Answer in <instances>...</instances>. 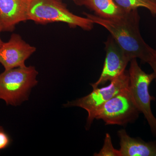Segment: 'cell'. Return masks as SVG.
<instances>
[{
  "instance_id": "15",
  "label": "cell",
  "mask_w": 156,
  "mask_h": 156,
  "mask_svg": "<svg viewBox=\"0 0 156 156\" xmlns=\"http://www.w3.org/2000/svg\"><path fill=\"white\" fill-rule=\"evenodd\" d=\"M147 63H148L154 71V73L155 75L156 82V48L154 49L153 53L152 54L149 59L148 60Z\"/></svg>"
},
{
  "instance_id": "7",
  "label": "cell",
  "mask_w": 156,
  "mask_h": 156,
  "mask_svg": "<svg viewBox=\"0 0 156 156\" xmlns=\"http://www.w3.org/2000/svg\"><path fill=\"white\" fill-rule=\"evenodd\" d=\"M105 45L106 57L103 69L98 80L91 84L93 89L103 86L119 76L126 70L127 65L131 61L112 36L107 39Z\"/></svg>"
},
{
  "instance_id": "4",
  "label": "cell",
  "mask_w": 156,
  "mask_h": 156,
  "mask_svg": "<svg viewBox=\"0 0 156 156\" xmlns=\"http://www.w3.org/2000/svg\"><path fill=\"white\" fill-rule=\"evenodd\" d=\"M128 73L131 95L139 111L147 121L152 133L156 137V118L151 108V101L155 100V98L151 95L149 92L150 85L155 79V75L154 72H144L138 65L136 58L130 61Z\"/></svg>"
},
{
  "instance_id": "3",
  "label": "cell",
  "mask_w": 156,
  "mask_h": 156,
  "mask_svg": "<svg viewBox=\"0 0 156 156\" xmlns=\"http://www.w3.org/2000/svg\"><path fill=\"white\" fill-rule=\"evenodd\" d=\"M37 75L34 66L5 70L0 74V99L13 106L27 100L31 89L37 83Z\"/></svg>"
},
{
  "instance_id": "16",
  "label": "cell",
  "mask_w": 156,
  "mask_h": 156,
  "mask_svg": "<svg viewBox=\"0 0 156 156\" xmlns=\"http://www.w3.org/2000/svg\"><path fill=\"white\" fill-rule=\"evenodd\" d=\"M2 31H3L2 27V26H1V24H0V34H1V33L2 32ZM4 43V42L2 41V39H1V36H0V48H1V46L3 45Z\"/></svg>"
},
{
  "instance_id": "2",
  "label": "cell",
  "mask_w": 156,
  "mask_h": 156,
  "mask_svg": "<svg viewBox=\"0 0 156 156\" xmlns=\"http://www.w3.org/2000/svg\"><path fill=\"white\" fill-rule=\"evenodd\" d=\"M28 20L47 24L64 22L72 28L79 27L86 30L93 28L94 23L89 18L76 15L68 9L61 0H32L28 11Z\"/></svg>"
},
{
  "instance_id": "9",
  "label": "cell",
  "mask_w": 156,
  "mask_h": 156,
  "mask_svg": "<svg viewBox=\"0 0 156 156\" xmlns=\"http://www.w3.org/2000/svg\"><path fill=\"white\" fill-rule=\"evenodd\" d=\"M32 0H0V24L3 31H13L20 22L28 20Z\"/></svg>"
},
{
  "instance_id": "14",
  "label": "cell",
  "mask_w": 156,
  "mask_h": 156,
  "mask_svg": "<svg viewBox=\"0 0 156 156\" xmlns=\"http://www.w3.org/2000/svg\"><path fill=\"white\" fill-rule=\"evenodd\" d=\"M10 141V137L5 132L4 129L0 130V150L8 147Z\"/></svg>"
},
{
  "instance_id": "12",
  "label": "cell",
  "mask_w": 156,
  "mask_h": 156,
  "mask_svg": "<svg viewBox=\"0 0 156 156\" xmlns=\"http://www.w3.org/2000/svg\"><path fill=\"white\" fill-rule=\"evenodd\" d=\"M120 8L126 11L145 8L153 15H156V0H114Z\"/></svg>"
},
{
  "instance_id": "11",
  "label": "cell",
  "mask_w": 156,
  "mask_h": 156,
  "mask_svg": "<svg viewBox=\"0 0 156 156\" xmlns=\"http://www.w3.org/2000/svg\"><path fill=\"white\" fill-rule=\"evenodd\" d=\"M77 5L84 6L103 19L119 20L128 16L130 11L123 10L114 0H73Z\"/></svg>"
},
{
  "instance_id": "6",
  "label": "cell",
  "mask_w": 156,
  "mask_h": 156,
  "mask_svg": "<svg viewBox=\"0 0 156 156\" xmlns=\"http://www.w3.org/2000/svg\"><path fill=\"white\" fill-rule=\"evenodd\" d=\"M110 82L106 87L93 89L92 92L87 96L68 102L65 105V107H79L87 111L88 114L87 129L91 127L98 110L121 90L129 86L128 71L126 70Z\"/></svg>"
},
{
  "instance_id": "18",
  "label": "cell",
  "mask_w": 156,
  "mask_h": 156,
  "mask_svg": "<svg viewBox=\"0 0 156 156\" xmlns=\"http://www.w3.org/2000/svg\"></svg>"
},
{
  "instance_id": "10",
  "label": "cell",
  "mask_w": 156,
  "mask_h": 156,
  "mask_svg": "<svg viewBox=\"0 0 156 156\" xmlns=\"http://www.w3.org/2000/svg\"><path fill=\"white\" fill-rule=\"evenodd\" d=\"M121 156H154L156 155V141L146 142L129 136L126 130L118 131Z\"/></svg>"
},
{
  "instance_id": "1",
  "label": "cell",
  "mask_w": 156,
  "mask_h": 156,
  "mask_svg": "<svg viewBox=\"0 0 156 156\" xmlns=\"http://www.w3.org/2000/svg\"><path fill=\"white\" fill-rule=\"evenodd\" d=\"M84 14L93 23L106 29L131 60L139 58L143 62H147L154 49L144 41L140 34V17L137 9L131 11L127 17L119 20L103 19L96 15Z\"/></svg>"
},
{
  "instance_id": "8",
  "label": "cell",
  "mask_w": 156,
  "mask_h": 156,
  "mask_svg": "<svg viewBox=\"0 0 156 156\" xmlns=\"http://www.w3.org/2000/svg\"><path fill=\"white\" fill-rule=\"evenodd\" d=\"M36 50L19 35L13 34L9 41L4 43L0 48V63L5 70L23 67L25 66L26 60Z\"/></svg>"
},
{
  "instance_id": "13",
  "label": "cell",
  "mask_w": 156,
  "mask_h": 156,
  "mask_svg": "<svg viewBox=\"0 0 156 156\" xmlns=\"http://www.w3.org/2000/svg\"><path fill=\"white\" fill-rule=\"evenodd\" d=\"M94 156H121V154L119 150H118L113 147L111 137L108 133H106L102 148L99 152L94 154Z\"/></svg>"
},
{
  "instance_id": "17",
  "label": "cell",
  "mask_w": 156,
  "mask_h": 156,
  "mask_svg": "<svg viewBox=\"0 0 156 156\" xmlns=\"http://www.w3.org/2000/svg\"><path fill=\"white\" fill-rule=\"evenodd\" d=\"M3 129V127H2V126H0V130H1V129Z\"/></svg>"
},
{
  "instance_id": "5",
  "label": "cell",
  "mask_w": 156,
  "mask_h": 156,
  "mask_svg": "<svg viewBox=\"0 0 156 156\" xmlns=\"http://www.w3.org/2000/svg\"><path fill=\"white\" fill-rule=\"evenodd\" d=\"M140 113L128 86L105 103L96 112L95 119L102 120L105 125L126 126L137 119Z\"/></svg>"
}]
</instances>
